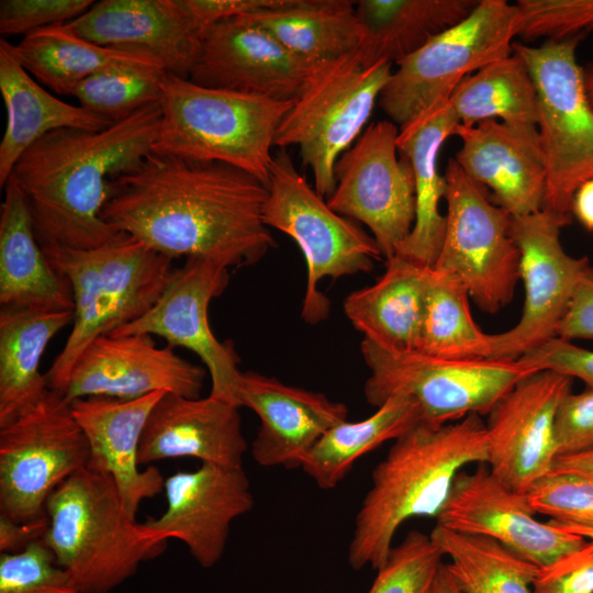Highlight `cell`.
Instances as JSON below:
<instances>
[{
	"mask_svg": "<svg viewBox=\"0 0 593 593\" xmlns=\"http://www.w3.org/2000/svg\"><path fill=\"white\" fill-rule=\"evenodd\" d=\"M267 198V186L236 167L150 153L110 180L101 217L171 259L240 268L276 246L264 221Z\"/></svg>",
	"mask_w": 593,
	"mask_h": 593,
	"instance_id": "6da1fadb",
	"label": "cell"
},
{
	"mask_svg": "<svg viewBox=\"0 0 593 593\" xmlns=\"http://www.w3.org/2000/svg\"><path fill=\"white\" fill-rule=\"evenodd\" d=\"M160 121V105L153 103L101 131H53L19 158L11 178L42 248L87 250L122 235L101 217L110 180L153 153Z\"/></svg>",
	"mask_w": 593,
	"mask_h": 593,
	"instance_id": "7a4b0ae2",
	"label": "cell"
},
{
	"mask_svg": "<svg viewBox=\"0 0 593 593\" xmlns=\"http://www.w3.org/2000/svg\"><path fill=\"white\" fill-rule=\"evenodd\" d=\"M486 461V429L479 414L440 426L419 423L396 438L373 469L356 515L349 566L378 570L400 526L414 517L436 518L458 473Z\"/></svg>",
	"mask_w": 593,
	"mask_h": 593,
	"instance_id": "3957f363",
	"label": "cell"
},
{
	"mask_svg": "<svg viewBox=\"0 0 593 593\" xmlns=\"http://www.w3.org/2000/svg\"><path fill=\"white\" fill-rule=\"evenodd\" d=\"M43 250L74 295L71 331L45 373L48 389L61 393L89 344L139 318L156 303L174 273V259L126 234L93 249Z\"/></svg>",
	"mask_w": 593,
	"mask_h": 593,
	"instance_id": "277c9868",
	"label": "cell"
},
{
	"mask_svg": "<svg viewBox=\"0 0 593 593\" xmlns=\"http://www.w3.org/2000/svg\"><path fill=\"white\" fill-rule=\"evenodd\" d=\"M292 102L209 88L168 72L153 153L227 164L267 186L276 132Z\"/></svg>",
	"mask_w": 593,
	"mask_h": 593,
	"instance_id": "5b68a950",
	"label": "cell"
},
{
	"mask_svg": "<svg viewBox=\"0 0 593 593\" xmlns=\"http://www.w3.org/2000/svg\"><path fill=\"white\" fill-rule=\"evenodd\" d=\"M45 514L48 527L43 541L79 593L111 592L167 546L143 539L114 481L88 468L48 496Z\"/></svg>",
	"mask_w": 593,
	"mask_h": 593,
	"instance_id": "8992f818",
	"label": "cell"
},
{
	"mask_svg": "<svg viewBox=\"0 0 593 593\" xmlns=\"http://www.w3.org/2000/svg\"><path fill=\"white\" fill-rule=\"evenodd\" d=\"M392 72L384 60L365 66L357 52L317 64L282 119L275 146L299 148L322 198L334 192L335 164L365 131Z\"/></svg>",
	"mask_w": 593,
	"mask_h": 593,
	"instance_id": "52a82bcc",
	"label": "cell"
},
{
	"mask_svg": "<svg viewBox=\"0 0 593 593\" xmlns=\"http://www.w3.org/2000/svg\"><path fill=\"white\" fill-rule=\"evenodd\" d=\"M362 358L370 371L367 402L376 407L404 395L419 407L422 423L440 426L469 414L486 415L526 374L536 371L518 359H451L417 350L391 351L363 338Z\"/></svg>",
	"mask_w": 593,
	"mask_h": 593,
	"instance_id": "ba28073f",
	"label": "cell"
},
{
	"mask_svg": "<svg viewBox=\"0 0 593 593\" xmlns=\"http://www.w3.org/2000/svg\"><path fill=\"white\" fill-rule=\"evenodd\" d=\"M264 221L290 236L300 247L307 268L302 318L309 324L324 321L329 300L318 282L368 272L382 258L374 238L351 219L333 211L301 175L286 148L273 154Z\"/></svg>",
	"mask_w": 593,
	"mask_h": 593,
	"instance_id": "9c48e42d",
	"label": "cell"
},
{
	"mask_svg": "<svg viewBox=\"0 0 593 593\" xmlns=\"http://www.w3.org/2000/svg\"><path fill=\"white\" fill-rule=\"evenodd\" d=\"M584 38L548 40L536 47L512 45L537 91V128L547 172L542 209L560 215H571L575 191L593 179V109L575 58Z\"/></svg>",
	"mask_w": 593,
	"mask_h": 593,
	"instance_id": "30bf717a",
	"label": "cell"
},
{
	"mask_svg": "<svg viewBox=\"0 0 593 593\" xmlns=\"http://www.w3.org/2000/svg\"><path fill=\"white\" fill-rule=\"evenodd\" d=\"M518 27L516 4L480 0L466 19L396 64L379 107L394 124L405 125L448 99L468 75L512 55Z\"/></svg>",
	"mask_w": 593,
	"mask_h": 593,
	"instance_id": "8fae6325",
	"label": "cell"
},
{
	"mask_svg": "<svg viewBox=\"0 0 593 593\" xmlns=\"http://www.w3.org/2000/svg\"><path fill=\"white\" fill-rule=\"evenodd\" d=\"M88 460L89 445L71 403L49 390L0 427V514L18 523L45 517L48 496Z\"/></svg>",
	"mask_w": 593,
	"mask_h": 593,
	"instance_id": "7c38bea8",
	"label": "cell"
},
{
	"mask_svg": "<svg viewBox=\"0 0 593 593\" xmlns=\"http://www.w3.org/2000/svg\"><path fill=\"white\" fill-rule=\"evenodd\" d=\"M446 231L434 269L457 277L482 311L494 314L514 296L521 254L511 234V215L450 159Z\"/></svg>",
	"mask_w": 593,
	"mask_h": 593,
	"instance_id": "4fadbf2b",
	"label": "cell"
},
{
	"mask_svg": "<svg viewBox=\"0 0 593 593\" xmlns=\"http://www.w3.org/2000/svg\"><path fill=\"white\" fill-rule=\"evenodd\" d=\"M399 131L390 120L368 125L337 159L336 187L326 200L333 211L370 230L385 260L395 256L415 221L414 174L399 154Z\"/></svg>",
	"mask_w": 593,
	"mask_h": 593,
	"instance_id": "5bb4252c",
	"label": "cell"
},
{
	"mask_svg": "<svg viewBox=\"0 0 593 593\" xmlns=\"http://www.w3.org/2000/svg\"><path fill=\"white\" fill-rule=\"evenodd\" d=\"M570 222L571 215L545 209L511 216V234L521 254L524 306L514 327L492 334V359L516 360L557 336L574 292L591 266L588 257L569 255L560 242L561 228Z\"/></svg>",
	"mask_w": 593,
	"mask_h": 593,
	"instance_id": "9a60e30c",
	"label": "cell"
},
{
	"mask_svg": "<svg viewBox=\"0 0 593 593\" xmlns=\"http://www.w3.org/2000/svg\"><path fill=\"white\" fill-rule=\"evenodd\" d=\"M228 281V268L189 258L174 270L165 290L143 316L110 335H157L172 348L193 351L208 368L210 395L240 407L239 358L232 344L213 335L208 317L210 302L225 291Z\"/></svg>",
	"mask_w": 593,
	"mask_h": 593,
	"instance_id": "2e32d148",
	"label": "cell"
},
{
	"mask_svg": "<svg viewBox=\"0 0 593 593\" xmlns=\"http://www.w3.org/2000/svg\"><path fill=\"white\" fill-rule=\"evenodd\" d=\"M572 383V378L556 371H533L486 414V465L510 489L526 494L552 472L558 457L556 416Z\"/></svg>",
	"mask_w": 593,
	"mask_h": 593,
	"instance_id": "e0dca14e",
	"label": "cell"
},
{
	"mask_svg": "<svg viewBox=\"0 0 593 593\" xmlns=\"http://www.w3.org/2000/svg\"><path fill=\"white\" fill-rule=\"evenodd\" d=\"M526 494L502 483L486 463L460 471L436 517L445 528L494 539L539 568L579 549L585 538L535 517Z\"/></svg>",
	"mask_w": 593,
	"mask_h": 593,
	"instance_id": "ac0fdd59",
	"label": "cell"
},
{
	"mask_svg": "<svg viewBox=\"0 0 593 593\" xmlns=\"http://www.w3.org/2000/svg\"><path fill=\"white\" fill-rule=\"evenodd\" d=\"M164 492V513L137 522L141 537L154 542L180 540L206 569L223 556L232 522L254 506L243 467L202 463L193 471H178L166 478Z\"/></svg>",
	"mask_w": 593,
	"mask_h": 593,
	"instance_id": "d6986e66",
	"label": "cell"
},
{
	"mask_svg": "<svg viewBox=\"0 0 593 593\" xmlns=\"http://www.w3.org/2000/svg\"><path fill=\"white\" fill-rule=\"evenodd\" d=\"M205 370L157 347L149 334L102 335L76 360L63 394L70 403L89 396L134 400L157 391L200 398Z\"/></svg>",
	"mask_w": 593,
	"mask_h": 593,
	"instance_id": "ffe728a7",
	"label": "cell"
},
{
	"mask_svg": "<svg viewBox=\"0 0 593 593\" xmlns=\"http://www.w3.org/2000/svg\"><path fill=\"white\" fill-rule=\"evenodd\" d=\"M314 66L240 15L205 31L189 79L209 88L293 101Z\"/></svg>",
	"mask_w": 593,
	"mask_h": 593,
	"instance_id": "44dd1931",
	"label": "cell"
},
{
	"mask_svg": "<svg viewBox=\"0 0 593 593\" xmlns=\"http://www.w3.org/2000/svg\"><path fill=\"white\" fill-rule=\"evenodd\" d=\"M461 139L455 160L511 216L542 209L546 160L536 125H508L486 120L472 126L458 124Z\"/></svg>",
	"mask_w": 593,
	"mask_h": 593,
	"instance_id": "7402d4cb",
	"label": "cell"
},
{
	"mask_svg": "<svg viewBox=\"0 0 593 593\" xmlns=\"http://www.w3.org/2000/svg\"><path fill=\"white\" fill-rule=\"evenodd\" d=\"M166 391L122 400L89 396L71 402L72 414L88 445V469L115 483L126 515L136 521L144 500L164 491L165 478L156 466L141 469L138 451L147 418Z\"/></svg>",
	"mask_w": 593,
	"mask_h": 593,
	"instance_id": "603a6c76",
	"label": "cell"
},
{
	"mask_svg": "<svg viewBox=\"0 0 593 593\" xmlns=\"http://www.w3.org/2000/svg\"><path fill=\"white\" fill-rule=\"evenodd\" d=\"M240 406L259 417L251 455L262 467H301L318 439L348 416L342 402L254 371L242 373Z\"/></svg>",
	"mask_w": 593,
	"mask_h": 593,
	"instance_id": "cb8c5ba5",
	"label": "cell"
},
{
	"mask_svg": "<svg viewBox=\"0 0 593 593\" xmlns=\"http://www.w3.org/2000/svg\"><path fill=\"white\" fill-rule=\"evenodd\" d=\"M237 406L211 396L166 392L153 407L139 444L141 466L174 458L242 468L247 441Z\"/></svg>",
	"mask_w": 593,
	"mask_h": 593,
	"instance_id": "d4e9b609",
	"label": "cell"
},
{
	"mask_svg": "<svg viewBox=\"0 0 593 593\" xmlns=\"http://www.w3.org/2000/svg\"><path fill=\"white\" fill-rule=\"evenodd\" d=\"M67 24L101 46L147 49L182 78L190 77L204 37L179 0H101Z\"/></svg>",
	"mask_w": 593,
	"mask_h": 593,
	"instance_id": "484cf974",
	"label": "cell"
},
{
	"mask_svg": "<svg viewBox=\"0 0 593 593\" xmlns=\"http://www.w3.org/2000/svg\"><path fill=\"white\" fill-rule=\"evenodd\" d=\"M458 124L448 98L399 131V154L410 160L414 174L415 221L395 255L427 268L434 267L446 231V215L440 213L439 206L447 193V182L439 174L438 156Z\"/></svg>",
	"mask_w": 593,
	"mask_h": 593,
	"instance_id": "4316f807",
	"label": "cell"
},
{
	"mask_svg": "<svg viewBox=\"0 0 593 593\" xmlns=\"http://www.w3.org/2000/svg\"><path fill=\"white\" fill-rule=\"evenodd\" d=\"M0 213L1 307L74 311L67 279L40 245L22 191L13 178L4 186Z\"/></svg>",
	"mask_w": 593,
	"mask_h": 593,
	"instance_id": "83f0119b",
	"label": "cell"
},
{
	"mask_svg": "<svg viewBox=\"0 0 593 593\" xmlns=\"http://www.w3.org/2000/svg\"><path fill=\"white\" fill-rule=\"evenodd\" d=\"M0 91L7 110L0 143L2 189L19 158L46 134L60 128L101 131L114 124L46 91L16 59L5 40L0 41Z\"/></svg>",
	"mask_w": 593,
	"mask_h": 593,
	"instance_id": "f1b7e54d",
	"label": "cell"
},
{
	"mask_svg": "<svg viewBox=\"0 0 593 593\" xmlns=\"http://www.w3.org/2000/svg\"><path fill=\"white\" fill-rule=\"evenodd\" d=\"M430 268L401 256L372 284L349 293L344 312L363 338L391 351L416 350Z\"/></svg>",
	"mask_w": 593,
	"mask_h": 593,
	"instance_id": "f546056e",
	"label": "cell"
},
{
	"mask_svg": "<svg viewBox=\"0 0 593 593\" xmlns=\"http://www.w3.org/2000/svg\"><path fill=\"white\" fill-rule=\"evenodd\" d=\"M74 311L1 307L0 311V427L15 421L49 391L40 372L43 353Z\"/></svg>",
	"mask_w": 593,
	"mask_h": 593,
	"instance_id": "4dcf8cb0",
	"label": "cell"
},
{
	"mask_svg": "<svg viewBox=\"0 0 593 593\" xmlns=\"http://www.w3.org/2000/svg\"><path fill=\"white\" fill-rule=\"evenodd\" d=\"M480 0H359L362 29L357 51L365 66L395 63L414 54L433 37L458 24Z\"/></svg>",
	"mask_w": 593,
	"mask_h": 593,
	"instance_id": "1f68e13d",
	"label": "cell"
},
{
	"mask_svg": "<svg viewBox=\"0 0 593 593\" xmlns=\"http://www.w3.org/2000/svg\"><path fill=\"white\" fill-rule=\"evenodd\" d=\"M11 51L21 65L58 94L70 96L83 79L125 66L165 67L152 52L134 46H101L82 38L67 23L29 33ZM167 70V69H166Z\"/></svg>",
	"mask_w": 593,
	"mask_h": 593,
	"instance_id": "d6a6232c",
	"label": "cell"
},
{
	"mask_svg": "<svg viewBox=\"0 0 593 593\" xmlns=\"http://www.w3.org/2000/svg\"><path fill=\"white\" fill-rule=\"evenodd\" d=\"M243 16L313 66L356 53L362 42L356 1L282 0Z\"/></svg>",
	"mask_w": 593,
	"mask_h": 593,
	"instance_id": "836d02e7",
	"label": "cell"
},
{
	"mask_svg": "<svg viewBox=\"0 0 593 593\" xmlns=\"http://www.w3.org/2000/svg\"><path fill=\"white\" fill-rule=\"evenodd\" d=\"M377 409L362 421L334 426L312 447L301 468L317 486L335 488L361 456L422 423L419 407L409 396H391Z\"/></svg>",
	"mask_w": 593,
	"mask_h": 593,
	"instance_id": "e575fe53",
	"label": "cell"
},
{
	"mask_svg": "<svg viewBox=\"0 0 593 593\" xmlns=\"http://www.w3.org/2000/svg\"><path fill=\"white\" fill-rule=\"evenodd\" d=\"M449 102L463 126L486 120L537 126L536 87L526 64L515 53L465 77Z\"/></svg>",
	"mask_w": 593,
	"mask_h": 593,
	"instance_id": "d590c367",
	"label": "cell"
},
{
	"mask_svg": "<svg viewBox=\"0 0 593 593\" xmlns=\"http://www.w3.org/2000/svg\"><path fill=\"white\" fill-rule=\"evenodd\" d=\"M429 535L461 593H534L539 567L494 539L437 524Z\"/></svg>",
	"mask_w": 593,
	"mask_h": 593,
	"instance_id": "8d00e7d4",
	"label": "cell"
},
{
	"mask_svg": "<svg viewBox=\"0 0 593 593\" xmlns=\"http://www.w3.org/2000/svg\"><path fill=\"white\" fill-rule=\"evenodd\" d=\"M469 292L455 276L429 269L417 351L451 359L492 357V334L474 322Z\"/></svg>",
	"mask_w": 593,
	"mask_h": 593,
	"instance_id": "74e56055",
	"label": "cell"
},
{
	"mask_svg": "<svg viewBox=\"0 0 593 593\" xmlns=\"http://www.w3.org/2000/svg\"><path fill=\"white\" fill-rule=\"evenodd\" d=\"M168 71L157 66H125L92 75L70 92L79 105L112 123L159 103Z\"/></svg>",
	"mask_w": 593,
	"mask_h": 593,
	"instance_id": "f35d334b",
	"label": "cell"
},
{
	"mask_svg": "<svg viewBox=\"0 0 593 593\" xmlns=\"http://www.w3.org/2000/svg\"><path fill=\"white\" fill-rule=\"evenodd\" d=\"M443 558L430 535L411 530L391 548L367 593H432Z\"/></svg>",
	"mask_w": 593,
	"mask_h": 593,
	"instance_id": "ab89813d",
	"label": "cell"
},
{
	"mask_svg": "<svg viewBox=\"0 0 593 593\" xmlns=\"http://www.w3.org/2000/svg\"><path fill=\"white\" fill-rule=\"evenodd\" d=\"M0 593H79L43 539L14 553H0Z\"/></svg>",
	"mask_w": 593,
	"mask_h": 593,
	"instance_id": "60d3db41",
	"label": "cell"
},
{
	"mask_svg": "<svg viewBox=\"0 0 593 593\" xmlns=\"http://www.w3.org/2000/svg\"><path fill=\"white\" fill-rule=\"evenodd\" d=\"M518 36L560 41L593 32V0H518Z\"/></svg>",
	"mask_w": 593,
	"mask_h": 593,
	"instance_id": "b9f144b4",
	"label": "cell"
},
{
	"mask_svg": "<svg viewBox=\"0 0 593 593\" xmlns=\"http://www.w3.org/2000/svg\"><path fill=\"white\" fill-rule=\"evenodd\" d=\"M536 514L561 524L593 528V480L567 473H550L526 493Z\"/></svg>",
	"mask_w": 593,
	"mask_h": 593,
	"instance_id": "7bdbcfd3",
	"label": "cell"
},
{
	"mask_svg": "<svg viewBox=\"0 0 593 593\" xmlns=\"http://www.w3.org/2000/svg\"><path fill=\"white\" fill-rule=\"evenodd\" d=\"M92 0H2L0 33L27 35L38 29L70 22L86 13Z\"/></svg>",
	"mask_w": 593,
	"mask_h": 593,
	"instance_id": "ee69618b",
	"label": "cell"
},
{
	"mask_svg": "<svg viewBox=\"0 0 593 593\" xmlns=\"http://www.w3.org/2000/svg\"><path fill=\"white\" fill-rule=\"evenodd\" d=\"M558 456L593 450V389L570 391L561 401L555 424Z\"/></svg>",
	"mask_w": 593,
	"mask_h": 593,
	"instance_id": "f6af8a7d",
	"label": "cell"
},
{
	"mask_svg": "<svg viewBox=\"0 0 593 593\" xmlns=\"http://www.w3.org/2000/svg\"><path fill=\"white\" fill-rule=\"evenodd\" d=\"M534 593H593V540L539 568Z\"/></svg>",
	"mask_w": 593,
	"mask_h": 593,
	"instance_id": "bcb514c9",
	"label": "cell"
},
{
	"mask_svg": "<svg viewBox=\"0 0 593 593\" xmlns=\"http://www.w3.org/2000/svg\"><path fill=\"white\" fill-rule=\"evenodd\" d=\"M533 370H551L582 380L593 389V350L553 337L518 358Z\"/></svg>",
	"mask_w": 593,
	"mask_h": 593,
	"instance_id": "7dc6e473",
	"label": "cell"
},
{
	"mask_svg": "<svg viewBox=\"0 0 593 593\" xmlns=\"http://www.w3.org/2000/svg\"><path fill=\"white\" fill-rule=\"evenodd\" d=\"M281 2L282 0H179L180 5L203 33L217 22L275 8Z\"/></svg>",
	"mask_w": 593,
	"mask_h": 593,
	"instance_id": "c3c4849f",
	"label": "cell"
},
{
	"mask_svg": "<svg viewBox=\"0 0 593 593\" xmlns=\"http://www.w3.org/2000/svg\"><path fill=\"white\" fill-rule=\"evenodd\" d=\"M557 337L593 340V266L583 275L570 306L557 329Z\"/></svg>",
	"mask_w": 593,
	"mask_h": 593,
	"instance_id": "681fc988",
	"label": "cell"
},
{
	"mask_svg": "<svg viewBox=\"0 0 593 593\" xmlns=\"http://www.w3.org/2000/svg\"><path fill=\"white\" fill-rule=\"evenodd\" d=\"M48 527L47 517L18 523L0 514V553H14L42 540Z\"/></svg>",
	"mask_w": 593,
	"mask_h": 593,
	"instance_id": "f907efd6",
	"label": "cell"
},
{
	"mask_svg": "<svg viewBox=\"0 0 593 593\" xmlns=\"http://www.w3.org/2000/svg\"><path fill=\"white\" fill-rule=\"evenodd\" d=\"M551 473L574 474L593 480V450L558 456Z\"/></svg>",
	"mask_w": 593,
	"mask_h": 593,
	"instance_id": "816d5d0a",
	"label": "cell"
},
{
	"mask_svg": "<svg viewBox=\"0 0 593 593\" xmlns=\"http://www.w3.org/2000/svg\"><path fill=\"white\" fill-rule=\"evenodd\" d=\"M572 212L583 226L593 231V179L582 183L575 191Z\"/></svg>",
	"mask_w": 593,
	"mask_h": 593,
	"instance_id": "f5cc1de1",
	"label": "cell"
},
{
	"mask_svg": "<svg viewBox=\"0 0 593 593\" xmlns=\"http://www.w3.org/2000/svg\"><path fill=\"white\" fill-rule=\"evenodd\" d=\"M432 593H461L447 563H443L436 577Z\"/></svg>",
	"mask_w": 593,
	"mask_h": 593,
	"instance_id": "db71d44e",
	"label": "cell"
},
{
	"mask_svg": "<svg viewBox=\"0 0 593 593\" xmlns=\"http://www.w3.org/2000/svg\"><path fill=\"white\" fill-rule=\"evenodd\" d=\"M552 521V519H551ZM557 526L560 528L573 533L575 535H579L585 539L593 540V528L577 526V525H568V524H561L556 521H552Z\"/></svg>",
	"mask_w": 593,
	"mask_h": 593,
	"instance_id": "11a10c76",
	"label": "cell"
},
{
	"mask_svg": "<svg viewBox=\"0 0 593 593\" xmlns=\"http://www.w3.org/2000/svg\"><path fill=\"white\" fill-rule=\"evenodd\" d=\"M583 80L586 97L593 109V65H588V67L583 68Z\"/></svg>",
	"mask_w": 593,
	"mask_h": 593,
	"instance_id": "9f6ffc18",
	"label": "cell"
}]
</instances>
